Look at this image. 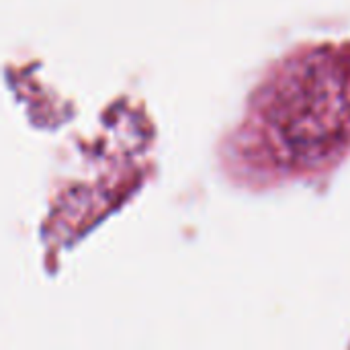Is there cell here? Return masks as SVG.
Instances as JSON below:
<instances>
[{"label":"cell","instance_id":"obj_1","mask_svg":"<svg viewBox=\"0 0 350 350\" xmlns=\"http://www.w3.org/2000/svg\"><path fill=\"white\" fill-rule=\"evenodd\" d=\"M267 154L285 170L320 166L350 142V55L320 49L267 86L256 115Z\"/></svg>","mask_w":350,"mask_h":350}]
</instances>
